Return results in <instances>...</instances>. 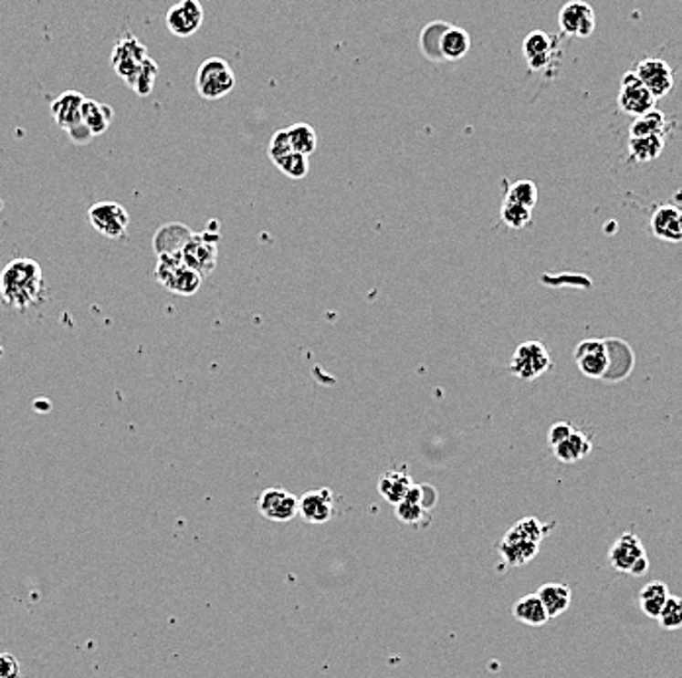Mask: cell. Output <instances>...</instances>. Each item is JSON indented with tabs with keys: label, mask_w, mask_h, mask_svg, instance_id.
I'll list each match as a JSON object with an SVG mask.
<instances>
[{
	"label": "cell",
	"mask_w": 682,
	"mask_h": 678,
	"mask_svg": "<svg viewBox=\"0 0 682 678\" xmlns=\"http://www.w3.org/2000/svg\"><path fill=\"white\" fill-rule=\"evenodd\" d=\"M114 120V110L109 104H102L97 100L87 99L83 104V118L81 122L90 130L92 136H100L110 128Z\"/></svg>",
	"instance_id": "24"
},
{
	"label": "cell",
	"mask_w": 682,
	"mask_h": 678,
	"mask_svg": "<svg viewBox=\"0 0 682 678\" xmlns=\"http://www.w3.org/2000/svg\"><path fill=\"white\" fill-rule=\"evenodd\" d=\"M147 57H150L147 56V47L136 36L126 34L122 39H118V44L114 46L110 65L116 75L122 78L124 83H128L130 77L138 71V68Z\"/></svg>",
	"instance_id": "10"
},
{
	"label": "cell",
	"mask_w": 682,
	"mask_h": 678,
	"mask_svg": "<svg viewBox=\"0 0 682 678\" xmlns=\"http://www.w3.org/2000/svg\"><path fill=\"white\" fill-rule=\"evenodd\" d=\"M412 476L406 467H396L384 471L379 478V492L381 496L396 506V504L403 502L408 495V490L412 488Z\"/></svg>",
	"instance_id": "20"
},
{
	"label": "cell",
	"mask_w": 682,
	"mask_h": 678,
	"mask_svg": "<svg viewBox=\"0 0 682 678\" xmlns=\"http://www.w3.org/2000/svg\"><path fill=\"white\" fill-rule=\"evenodd\" d=\"M557 56V37L543 30H536L524 39V57L531 71L550 69Z\"/></svg>",
	"instance_id": "17"
},
{
	"label": "cell",
	"mask_w": 682,
	"mask_h": 678,
	"mask_svg": "<svg viewBox=\"0 0 682 678\" xmlns=\"http://www.w3.org/2000/svg\"><path fill=\"white\" fill-rule=\"evenodd\" d=\"M157 75H159L157 63H155L152 57H147V59L140 65L138 71L130 77V81H128L126 85H128L130 89H133V92H136V95H140V97H147V95H152L153 85H155V81H157Z\"/></svg>",
	"instance_id": "30"
},
{
	"label": "cell",
	"mask_w": 682,
	"mask_h": 678,
	"mask_svg": "<svg viewBox=\"0 0 682 678\" xmlns=\"http://www.w3.org/2000/svg\"><path fill=\"white\" fill-rule=\"evenodd\" d=\"M635 77L641 83L645 85V89L651 92L655 99H663L675 87V73L668 68V63L659 59V57H647L644 61L637 63V68L634 69Z\"/></svg>",
	"instance_id": "12"
},
{
	"label": "cell",
	"mask_w": 682,
	"mask_h": 678,
	"mask_svg": "<svg viewBox=\"0 0 682 678\" xmlns=\"http://www.w3.org/2000/svg\"><path fill=\"white\" fill-rule=\"evenodd\" d=\"M289 131V140H290V145H292V151L297 153H302L309 157L310 153L316 151V145H318V138H316V131L310 124H294L290 128H287Z\"/></svg>",
	"instance_id": "31"
},
{
	"label": "cell",
	"mask_w": 682,
	"mask_h": 678,
	"mask_svg": "<svg viewBox=\"0 0 682 678\" xmlns=\"http://www.w3.org/2000/svg\"><path fill=\"white\" fill-rule=\"evenodd\" d=\"M655 102H657V99L651 95V92L645 89V85L635 77L634 71L624 75L620 95H618V106L624 114L639 118L655 110Z\"/></svg>",
	"instance_id": "9"
},
{
	"label": "cell",
	"mask_w": 682,
	"mask_h": 678,
	"mask_svg": "<svg viewBox=\"0 0 682 678\" xmlns=\"http://www.w3.org/2000/svg\"><path fill=\"white\" fill-rule=\"evenodd\" d=\"M0 300L8 308L24 312L44 300V271L28 257L12 259L0 271Z\"/></svg>",
	"instance_id": "1"
},
{
	"label": "cell",
	"mask_w": 682,
	"mask_h": 678,
	"mask_svg": "<svg viewBox=\"0 0 682 678\" xmlns=\"http://www.w3.org/2000/svg\"><path fill=\"white\" fill-rule=\"evenodd\" d=\"M155 276L171 292L183 295V297L194 295V292L200 288V285H203V275L191 269L189 265H184L181 256H173V254L159 256Z\"/></svg>",
	"instance_id": "4"
},
{
	"label": "cell",
	"mask_w": 682,
	"mask_h": 678,
	"mask_svg": "<svg viewBox=\"0 0 682 678\" xmlns=\"http://www.w3.org/2000/svg\"><path fill=\"white\" fill-rule=\"evenodd\" d=\"M574 430H577V428H574V425L569 423V422H557V423L551 425L550 432H547V443H550L551 449H553L555 445H559L561 442L567 440V437H569Z\"/></svg>",
	"instance_id": "38"
},
{
	"label": "cell",
	"mask_w": 682,
	"mask_h": 678,
	"mask_svg": "<svg viewBox=\"0 0 682 678\" xmlns=\"http://www.w3.org/2000/svg\"><path fill=\"white\" fill-rule=\"evenodd\" d=\"M668 122L663 112L651 110L644 116L635 118L630 126V138H645V136H666Z\"/></svg>",
	"instance_id": "29"
},
{
	"label": "cell",
	"mask_w": 682,
	"mask_h": 678,
	"mask_svg": "<svg viewBox=\"0 0 682 678\" xmlns=\"http://www.w3.org/2000/svg\"><path fill=\"white\" fill-rule=\"evenodd\" d=\"M512 616L519 623L531 626V628L545 626V623L550 621V616H547V611L538 594H526V596H521L519 600H516L512 606Z\"/></svg>",
	"instance_id": "23"
},
{
	"label": "cell",
	"mask_w": 682,
	"mask_h": 678,
	"mask_svg": "<svg viewBox=\"0 0 682 678\" xmlns=\"http://www.w3.org/2000/svg\"><path fill=\"white\" fill-rule=\"evenodd\" d=\"M506 201H512V203H518L521 206L526 208H531L538 204V187L536 183L531 181H516L512 183L510 187L506 189Z\"/></svg>",
	"instance_id": "32"
},
{
	"label": "cell",
	"mask_w": 682,
	"mask_h": 678,
	"mask_svg": "<svg viewBox=\"0 0 682 678\" xmlns=\"http://www.w3.org/2000/svg\"><path fill=\"white\" fill-rule=\"evenodd\" d=\"M89 222L100 235L109 239H120L128 232L130 214L122 204L106 201L89 208Z\"/></svg>",
	"instance_id": "8"
},
{
	"label": "cell",
	"mask_w": 682,
	"mask_h": 678,
	"mask_svg": "<svg viewBox=\"0 0 682 678\" xmlns=\"http://www.w3.org/2000/svg\"><path fill=\"white\" fill-rule=\"evenodd\" d=\"M67 134H69L71 141L77 143V145H85V143H89L92 138H95V136L90 134V130H89L83 122H81V124H77V126L71 128V130H67Z\"/></svg>",
	"instance_id": "40"
},
{
	"label": "cell",
	"mask_w": 682,
	"mask_h": 678,
	"mask_svg": "<svg viewBox=\"0 0 682 678\" xmlns=\"http://www.w3.org/2000/svg\"><path fill=\"white\" fill-rule=\"evenodd\" d=\"M333 514H336V496L330 488L309 490L299 500V516L309 524H328Z\"/></svg>",
	"instance_id": "15"
},
{
	"label": "cell",
	"mask_w": 682,
	"mask_h": 678,
	"mask_svg": "<svg viewBox=\"0 0 682 678\" xmlns=\"http://www.w3.org/2000/svg\"><path fill=\"white\" fill-rule=\"evenodd\" d=\"M591 451H593V440L581 430H574L567 440H563L559 445L553 447L555 457L565 464L582 461L584 457L591 455Z\"/></svg>",
	"instance_id": "22"
},
{
	"label": "cell",
	"mask_w": 682,
	"mask_h": 678,
	"mask_svg": "<svg viewBox=\"0 0 682 678\" xmlns=\"http://www.w3.org/2000/svg\"><path fill=\"white\" fill-rule=\"evenodd\" d=\"M559 26L571 37H588L596 30V15L591 5L571 0L559 12Z\"/></svg>",
	"instance_id": "16"
},
{
	"label": "cell",
	"mask_w": 682,
	"mask_h": 678,
	"mask_svg": "<svg viewBox=\"0 0 682 678\" xmlns=\"http://www.w3.org/2000/svg\"><path fill=\"white\" fill-rule=\"evenodd\" d=\"M218 234L205 232V234H193L189 242L184 244L181 257L183 263L189 265L191 269L206 276L214 267H216V256H218Z\"/></svg>",
	"instance_id": "7"
},
{
	"label": "cell",
	"mask_w": 682,
	"mask_h": 678,
	"mask_svg": "<svg viewBox=\"0 0 682 678\" xmlns=\"http://www.w3.org/2000/svg\"><path fill=\"white\" fill-rule=\"evenodd\" d=\"M427 514L430 512H427L416 500L404 498L403 502L396 504V517L400 522H404L408 526H420Z\"/></svg>",
	"instance_id": "36"
},
{
	"label": "cell",
	"mask_w": 682,
	"mask_h": 678,
	"mask_svg": "<svg viewBox=\"0 0 682 678\" xmlns=\"http://www.w3.org/2000/svg\"><path fill=\"white\" fill-rule=\"evenodd\" d=\"M289 153H292V145H290V140H289V131L287 130L275 131V136L269 141V157H271V162L277 163L278 159L287 157Z\"/></svg>",
	"instance_id": "37"
},
{
	"label": "cell",
	"mask_w": 682,
	"mask_h": 678,
	"mask_svg": "<svg viewBox=\"0 0 682 678\" xmlns=\"http://www.w3.org/2000/svg\"><path fill=\"white\" fill-rule=\"evenodd\" d=\"M657 620L661 623V628H665V630L682 628V598L680 596H668V600L665 602Z\"/></svg>",
	"instance_id": "35"
},
{
	"label": "cell",
	"mask_w": 682,
	"mask_h": 678,
	"mask_svg": "<svg viewBox=\"0 0 682 678\" xmlns=\"http://www.w3.org/2000/svg\"><path fill=\"white\" fill-rule=\"evenodd\" d=\"M167 28L173 36L189 37L196 34L205 20V8L200 0H179L167 12Z\"/></svg>",
	"instance_id": "14"
},
{
	"label": "cell",
	"mask_w": 682,
	"mask_h": 678,
	"mask_svg": "<svg viewBox=\"0 0 682 678\" xmlns=\"http://www.w3.org/2000/svg\"><path fill=\"white\" fill-rule=\"evenodd\" d=\"M608 559L610 565L624 575L644 577L649 568V559L644 543H641V539L635 534H632V531H625V534H622L614 541L608 553Z\"/></svg>",
	"instance_id": "5"
},
{
	"label": "cell",
	"mask_w": 682,
	"mask_h": 678,
	"mask_svg": "<svg viewBox=\"0 0 682 678\" xmlns=\"http://www.w3.org/2000/svg\"><path fill=\"white\" fill-rule=\"evenodd\" d=\"M665 150L663 136H645V138H630L627 141V153L634 163H649L657 159Z\"/></svg>",
	"instance_id": "27"
},
{
	"label": "cell",
	"mask_w": 682,
	"mask_h": 678,
	"mask_svg": "<svg viewBox=\"0 0 682 678\" xmlns=\"http://www.w3.org/2000/svg\"><path fill=\"white\" fill-rule=\"evenodd\" d=\"M275 165L278 167L280 172H285V175L289 179H294V181L304 179L306 175H309V171H310L309 157L302 155V153H297V151H292L287 157L278 159V162Z\"/></svg>",
	"instance_id": "34"
},
{
	"label": "cell",
	"mask_w": 682,
	"mask_h": 678,
	"mask_svg": "<svg viewBox=\"0 0 682 678\" xmlns=\"http://www.w3.org/2000/svg\"><path fill=\"white\" fill-rule=\"evenodd\" d=\"M536 594L540 596V600L547 611V616H550V620H555L561 614H565L572 600L571 589L567 587V584H561V582L543 584Z\"/></svg>",
	"instance_id": "21"
},
{
	"label": "cell",
	"mask_w": 682,
	"mask_h": 678,
	"mask_svg": "<svg viewBox=\"0 0 682 678\" xmlns=\"http://www.w3.org/2000/svg\"><path fill=\"white\" fill-rule=\"evenodd\" d=\"M668 587L665 582H659V580H653L649 584H645L644 589H641L639 592V606H641V611L651 620H657L661 610L665 606V602L668 600Z\"/></svg>",
	"instance_id": "25"
},
{
	"label": "cell",
	"mask_w": 682,
	"mask_h": 678,
	"mask_svg": "<svg viewBox=\"0 0 682 678\" xmlns=\"http://www.w3.org/2000/svg\"><path fill=\"white\" fill-rule=\"evenodd\" d=\"M551 526L541 524L538 517H524L514 524L498 543V553L506 565L521 567L540 553L541 541L550 536Z\"/></svg>",
	"instance_id": "2"
},
{
	"label": "cell",
	"mask_w": 682,
	"mask_h": 678,
	"mask_svg": "<svg viewBox=\"0 0 682 678\" xmlns=\"http://www.w3.org/2000/svg\"><path fill=\"white\" fill-rule=\"evenodd\" d=\"M257 508L271 522H290L299 516V498L285 488H265L257 498Z\"/></svg>",
	"instance_id": "11"
},
{
	"label": "cell",
	"mask_w": 682,
	"mask_h": 678,
	"mask_svg": "<svg viewBox=\"0 0 682 678\" xmlns=\"http://www.w3.org/2000/svg\"><path fill=\"white\" fill-rule=\"evenodd\" d=\"M551 367V355L545 345L536 339H528L516 348L510 361V373L519 381H536Z\"/></svg>",
	"instance_id": "6"
},
{
	"label": "cell",
	"mask_w": 682,
	"mask_h": 678,
	"mask_svg": "<svg viewBox=\"0 0 682 678\" xmlns=\"http://www.w3.org/2000/svg\"><path fill=\"white\" fill-rule=\"evenodd\" d=\"M500 218L508 228L521 230V228H526V225H530L531 222V208H526L512 201H506L504 198V203L500 206Z\"/></svg>",
	"instance_id": "33"
},
{
	"label": "cell",
	"mask_w": 682,
	"mask_h": 678,
	"mask_svg": "<svg viewBox=\"0 0 682 678\" xmlns=\"http://www.w3.org/2000/svg\"><path fill=\"white\" fill-rule=\"evenodd\" d=\"M451 24L447 22H430L425 26L420 34V51L425 59L430 61H444L441 57V39H444V34L447 32Z\"/></svg>",
	"instance_id": "28"
},
{
	"label": "cell",
	"mask_w": 682,
	"mask_h": 678,
	"mask_svg": "<svg viewBox=\"0 0 682 678\" xmlns=\"http://www.w3.org/2000/svg\"><path fill=\"white\" fill-rule=\"evenodd\" d=\"M236 87L232 65L222 57H210L196 71V90L205 100H220Z\"/></svg>",
	"instance_id": "3"
},
{
	"label": "cell",
	"mask_w": 682,
	"mask_h": 678,
	"mask_svg": "<svg viewBox=\"0 0 682 678\" xmlns=\"http://www.w3.org/2000/svg\"><path fill=\"white\" fill-rule=\"evenodd\" d=\"M651 232L663 242H682V210L673 204L659 206L651 216Z\"/></svg>",
	"instance_id": "19"
},
{
	"label": "cell",
	"mask_w": 682,
	"mask_h": 678,
	"mask_svg": "<svg viewBox=\"0 0 682 678\" xmlns=\"http://www.w3.org/2000/svg\"><path fill=\"white\" fill-rule=\"evenodd\" d=\"M85 97L77 90H65L56 100L51 102V116L61 130H71L77 124H81L83 118V104Z\"/></svg>",
	"instance_id": "18"
},
{
	"label": "cell",
	"mask_w": 682,
	"mask_h": 678,
	"mask_svg": "<svg viewBox=\"0 0 682 678\" xmlns=\"http://www.w3.org/2000/svg\"><path fill=\"white\" fill-rule=\"evenodd\" d=\"M0 678H22V667L15 655L0 653Z\"/></svg>",
	"instance_id": "39"
},
{
	"label": "cell",
	"mask_w": 682,
	"mask_h": 678,
	"mask_svg": "<svg viewBox=\"0 0 682 678\" xmlns=\"http://www.w3.org/2000/svg\"><path fill=\"white\" fill-rule=\"evenodd\" d=\"M471 49V36L457 26H449L441 39V57L444 61H459Z\"/></svg>",
	"instance_id": "26"
},
{
	"label": "cell",
	"mask_w": 682,
	"mask_h": 678,
	"mask_svg": "<svg viewBox=\"0 0 682 678\" xmlns=\"http://www.w3.org/2000/svg\"><path fill=\"white\" fill-rule=\"evenodd\" d=\"M574 363L588 379H604L608 373V345L600 339H584L574 348Z\"/></svg>",
	"instance_id": "13"
}]
</instances>
